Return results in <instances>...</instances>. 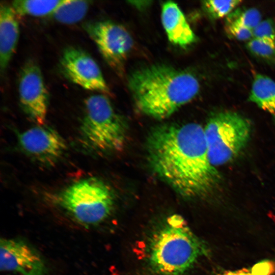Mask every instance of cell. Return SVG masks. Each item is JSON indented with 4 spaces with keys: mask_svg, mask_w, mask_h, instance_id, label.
Returning <instances> with one entry per match:
<instances>
[{
    "mask_svg": "<svg viewBox=\"0 0 275 275\" xmlns=\"http://www.w3.org/2000/svg\"><path fill=\"white\" fill-rule=\"evenodd\" d=\"M20 105L38 125H44L48 107V93L39 67L33 61L22 67L18 81Z\"/></svg>",
    "mask_w": 275,
    "mask_h": 275,
    "instance_id": "cell-8",
    "label": "cell"
},
{
    "mask_svg": "<svg viewBox=\"0 0 275 275\" xmlns=\"http://www.w3.org/2000/svg\"><path fill=\"white\" fill-rule=\"evenodd\" d=\"M249 99L269 114L275 121V81L265 75L256 74Z\"/></svg>",
    "mask_w": 275,
    "mask_h": 275,
    "instance_id": "cell-14",
    "label": "cell"
},
{
    "mask_svg": "<svg viewBox=\"0 0 275 275\" xmlns=\"http://www.w3.org/2000/svg\"><path fill=\"white\" fill-rule=\"evenodd\" d=\"M80 129L84 144L97 152L121 151L126 143V123L103 94L86 99Z\"/></svg>",
    "mask_w": 275,
    "mask_h": 275,
    "instance_id": "cell-4",
    "label": "cell"
},
{
    "mask_svg": "<svg viewBox=\"0 0 275 275\" xmlns=\"http://www.w3.org/2000/svg\"><path fill=\"white\" fill-rule=\"evenodd\" d=\"M85 29L107 64L119 75H123L126 58L133 44L127 30L111 21L90 22Z\"/></svg>",
    "mask_w": 275,
    "mask_h": 275,
    "instance_id": "cell-7",
    "label": "cell"
},
{
    "mask_svg": "<svg viewBox=\"0 0 275 275\" xmlns=\"http://www.w3.org/2000/svg\"><path fill=\"white\" fill-rule=\"evenodd\" d=\"M18 142L25 154L46 165L56 163L66 148L61 136L56 130L44 125L32 127L18 134Z\"/></svg>",
    "mask_w": 275,
    "mask_h": 275,
    "instance_id": "cell-10",
    "label": "cell"
},
{
    "mask_svg": "<svg viewBox=\"0 0 275 275\" xmlns=\"http://www.w3.org/2000/svg\"><path fill=\"white\" fill-rule=\"evenodd\" d=\"M249 51L264 61L275 65V46L262 40L253 38L246 43Z\"/></svg>",
    "mask_w": 275,
    "mask_h": 275,
    "instance_id": "cell-19",
    "label": "cell"
},
{
    "mask_svg": "<svg viewBox=\"0 0 275 275\" xmlns=\"http://www.w3.org/2000/svg\"><path fill=\"white\" fill-rule=\"evenodd\" d=\"M260 11L255 8H237L227 17L226 22L234 23L253 31L262 20Z\"/></svg>",
    "mask_w": 275,
    "mask_h": 275,
    "instance_id": "cell-17",
    "label": "cell"
},
{
    "mask_svg": "<svg viewBox=\"0 0 275 275\" xmlns=\"http://www.w3.org/2000/svg\"><path fill=\"white\" fill-rule=\"evenodd\" d=\"M128 85L140 111L158 120L168 118L192 100L200 89L194 74L164 64L135 71Z\"/></svg>",
    "mask_w": 275,
    "mask_h": 275,
    "instance_id": "cell-2",
    "label": "cell"
},
{
    "mask_svg": "<svg viewBox=\"0 0 275 275\" xmlns=\"http://www.w3.org/2000/svg\"><path fill=\"white\" fill-rule=\"evenodd\" d=\"M252 275H272L275 272V264L268 260L261 261L250 269Z\"/></svg>",
    "mask_w": 275,
    "mask_h": 275,
    "instance_id": "cell-22",
    "label": "cell"
},
{
    "mask_svg": "<svg viewBox=\"0 0 275 275\" xmlns=\"http://www.w3.org/2000/svg\"><path fill=\"white\" fill-rule=\"evenodd\" d=\"M63 0H16L12 7L17 14L35 17L51 15Z\"/></svg>",
    "mask_w": 275,
    "mask_h": 275,
    "instance_id": "cell-16",
    "label": "cell"
},
{
    "mask_svg": "<svg viewBox=\"0 0 275 275\" xmlns=\"http://www.w3.org/2000/svg\"><path fill=\"white\" fill-rule=\"evenodd\" d=\"M216 275H252L250 269L242 268L236 270H225L220 272Z\"/></svg>",
    "mask_w": 275,
    "mask_h": 275,
    "instance_id": "cell-23",
    "label": "cell"
},
{
    "mask_svg": "<svg viewBox=\"0 0 275 275\" xmlns=\"http://www.w3.org/2000/svg\"><path fill=\"white\" fill-rule=\"evenodd\" d=\"M61 66L65 76L82 88L103 94H109V89L94 59L81 49L70 47L63 52Z\"/></svg>",
    "mask_w": 275,
    "mask_h": 275,
    "instance_id": "cell-9",
    "label": "cell"
},
{
    "mask_svg": "<svg viewBox=\"0 0 275 275\" xmlns=\"http://www.w3.org/2000/svg\"><path fill=\"white\" fill-rule=\"evenodd\" d=\"M61 206L75 220L85 225L101 223L113 210L115 198L110 187L96 178L75 182L58 196Z\"/></svg>",
    "mask_w": 275,
    "mask_h": 275,
    "instance_id": "cell-5",
    "label": "cell"
},
{
    "mask_svg": "<svg viewBox=\"0 0 275 275\" xmlns=\"http://www.w3.org/2000/svg\"><path fill=\"white\" fill-rule=\"evenodd\" d=\"M241 3V1L238 0H208L203 1L202 5L204 10L211 19H218L227 17Z\"/></svg>",
    "mask_w": 275,
    "mask_h": 275,
    "instance_id": "cell-18",
    "label": "cell"
},
{
    "mask_svg": "<svg viewBox=\"0 0 275 275\" xmlns=\"http://www.w3.org/2000/svg\"><path fill=\"white\" fill-rule=\"evenodd\" d=\"M204 131L209 158L215 167L229 162L239 154L250 139L251 125L237 113L224 111L212 115Z\"/></svg>",
    "mask_w": 275,
    "mask_h": 275,
    "instance_id": "cell-6",
    "label": "cell"
},
{
    "mask_svg": "<svg viewBox=\"0 0 275 275\" xmlns=\"http://www.w3.org/2000/svg\"><path fill=\"white\" fill-rule=\"evenodd\" d=\"M0 265L4 271L21 275H47L46 265L41 255L20 239H1Z\"/></svg>",
    "mask_w": 275,
    "mask_h": 275,
    "instance_id": "cell-11",
    "label": "cell"
},
{
    "mask_svg": "<svg viewBox=\"0 0 275 275\" xmlns=\"http://www.w3.org/2000/svg\"><path fill=\"white\" fill-rule=\"evenodd\" d=\"M253 38L275 46V21L271 18L262 20L253 30Z\"/></svg>",
    "mask_w": 275,
    "mask_h": 275,
    "instance_id": "cell-20",
    "label": "cell"
},
{
    "mask_svg": "<svg viewBox=\"0 0 275 275\" xmlns=\"http://www.w3.org/2000/svg\"><path fill=\"white\" fill-rule=\"evenodd\" d=\"M89 2L79 0H63L51 16L57 21L66 24L78 22L85 16Z\"/></svg>",
    "mask_w": 275,
    "mask_h": 275,
    "instance_id": "cell-15",
    "label": "cell"
},
{
    "mask_svg": "<svg viewBox=\"0 0 275 275\" xmlns=\"http://www.w3.org/2000/svg\"><path fill=\"white\" fill-rule=\"evenodd\" d=\"M12 6L1 4L0 8V67L4 71L16 49L19 37V23Z\"/></svg>",
    "mask_w": 275,
    "mask_h": 275,
    "instance_id": "cell-13",
    "label": "cell"
},
{
    "mask_svg": "<svg viewBox=\"0 0 275 275\" xmlns=\"http://www.w3.org/2000/svg\"><path fill=\"white\" fill-rule=\"evenodd\" d=\"M161 21L167 37L172 43L185 47L196 41V36L177 4L167 2L161 9Z\"/></svg>",
    "mask_w": 275,
    "mask_h": 275,
    "instance_id": "cell-12",
    "label": "cell"
},
{
    "mask_svg": "<svg viewBox=\"0 0 275 275\" xmlns=\"http://www.w3.org/2000/svg\"><path fill=\"white\" fill-rule=\"evenodd\" d=\"M225 31L228 36L237 40L249 41L253 38V31L234 23L225 22Z\"/></svg>",
    "mask_w": 275,
    "mask_h": 275,
    "instance_id": "cell-21",
    "label": "cell"
},
{
    "mask_svg": "<svg viewBox=\"0 0 275 275\" xmlns=\"http://www.w3.org/2000/svg\"><path fill=\"white\" fill-rule=\"evenodd\" d=\"M209 254L207 246L179 216L168 218L154 233L148 247V262L159 275H181Z\"/></svg>",
    "mask_w": 275,
    "mask_h": 275,
    "instance_id": "cell-3",
    "label": "cell"
},
{
    "mask_svg": "<svg viewBox=\"0 0 275 275\" xmlns=\"http://www.w3.org/2000/svg\"><path fill=\"white\" fill-rule=\"evenodd\" d=\"M146 148L152 171L182 198L207 199L219 190L222 176L210 161L201 125L156 126L148 135Z\"/></svg>",
    "mask_w": 275,
    "mask_h": 275,
    "instance_id": "cell-1",
    "label": "cell"
}]
</instances>
